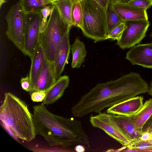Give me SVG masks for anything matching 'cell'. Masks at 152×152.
Wrapping results in <instances>:
<instances>
[{
	"label": "cell",
	"instance_id": "cell-6",
	"mask_svg": "<svg viewBox=\"0 0 152 152\" xmlns=\"http://www.w3.org/2000/svg\"><path fill=\"white\" fill-rule=\"evenodd\" d=\"M5 20L7 24L6 35L22 52L24 45L26 14L19 2L10 8L5 16Z\"/></svg>",
	"mask_w": 152,
	"mask_h": 152
},
{
	"label": "cell",
	"instance_id": "cell-21",
	"mask_svg": "<svg viewBox=\"0 0 152 152\" xmlns=\"http://www.w3.org/2000/svg\"><path fill=\"white\" fill-rule=\"evenodd\" d=\"M72 3L73 0H58L52 3L64 21L71 27Z\"/></svg>",
	"mask_w": 152,
	"mask_h": 152
},
{
	"label": "cell",
	"instance_id": "cell-22",
	"mask_svg": "<svg viewBox=\"0 0 152 152\" xmlns=\"http://www.w3.org/2000/svg\"><path fill=\"white\" fill-rule=\"evenodd\" d=\"M106 13L108 34L116 26L123 21L114 9L112 5V0H110L109 1L106 9Z\"/></svg>",
	"mask_w": 152,
	"mask_h": 152
},
{
	"label": "cell",
	"instance_id": "cell-11",
	"mask_svg": "<svg viewBox=\"0 0 152 152\" xmlns=\"http://www.w3.org/2000/svg\"><path fill=\"white\" fill-rule=\"evenodd\" d=\"M113 7L123 21L144 20H148L147 10L128 4L113 2Z\"/></svg>",
	"mask_w": 152,
	"mask_h": 152
},
{
	"label": "cell",
	"instance_id": "cell-28",
	"mask_svg": "<svg viewBox=\"0 0 152 152\" xmlns=\"http://www.w3.org/2000/svg\"><path fill=\"white\" fill-rule=\"evenodd\" d=\"M47 91H35L31 95V100L34 102H41L45 98Z\"/></svg>",
	"mask_w": 152,
	"mask_h": 152
},
{
	"label": "cell",
	"instance_id": "cell-24",
	"mask_svg": "<svg viewBox=\"0 0 152 152\" xmlns=\"http://www.w3.org/2000/svg\"><path fill=\"white\" fill-rule=\"evenodd\" d=\"M125 28L124 21L116 26L108 34L107 39H110L112 40H118L121 38Z\"/></svg>",
	"mask_w": 152,
	"mask_h": 152
},
{
	"label": "cell",
	"instance_id": "cell-38",
	"mask_svg": "<svg viewBox=\"0 0 152 152\" xmlns=\"http://www.w3.org/2000/svg\"><path fill=\"white\" fill-rule=\"evenodd\" d=\"M112 1L113 2H118V0H112Z\"/></svg>",
	"mask_w": 152,
	"mask_h": 152
},
{
	"label": "cell",
	"instance_id": "cell-12",
	"mask_svg": "<svg viewBox=\"0 0 152 152\" xmlns=\"http://www.w3.org/2000/svg\"><path fill=\"white\" fill-rule=\"evenodd\" d=\"M69 31L65 34L56 53L53 61L57 80L61 76L66 64L67 63L71 47L69 40Z\"/></svg>",
	"mask_w": 152,
	"mask_h": 152
},
{
	"label": "cell",
	"instance_id": "cell-9",
	"mask_svg": "<svg viewBox=\"0 0 152 152\" xmlns=\"http://www.w3.org/2000/svg\"><path fill=\"white\" fill-rule=\"evenodd\" d=\"M89 121L93 127L102 129L123 146L126 147L130 143L131 141L111 118L110 114L101 112L91 115Z\"/></svg>",
	"mask_w": 152,
	"mask_h": 152
},
{
	"label": "cell",
	"instance_id": "cell-26",
	"mask_svg": "<svg viewBox=\"0 0 152 152\" xmlns=\"http://www.w3.org/2000/svg\"><path fill=\"white\" fill-rule=\"evenodd\" d=\"M127 3L147 10L152 6V0H132Z\"/></svg>",
	"mask_w": 152,
	"mask_h": 152
},
{
	"label": "cell",
	"instance_id": "cell-4",
	"mask_svg": "<svg viewBox=\"0 0 152 152\" xmlns=\"http://www.w3.org/2000/svg\"><path fill=\"white\" fill-rule=\"evenodd\" d=\"M83 13L81 29L86 37L97 42L107 39L106 10L96 0H80Z\"/></svg>",
	"mask_w": 152,
	"mask_h": 152
},
{
	"label": "cell",
	"instance_id": "cell-37",
	"mask_svg": "<svg viewBox=\"0 0 152 152\" xmlns=\"http://www.w3.org/2000/svg\"><path fill=\"white\" fill-rule=\"evenodd\" d=\"M147 129H148L152 134V129L148 128Z\"/></svg>",
	"mask_w": 152,
	"mask_h": 152
},
{
	"label": "cell",
	"instance_id": "cell-2",
	"mask_svg": "<svg viewBox=\"0 0 152 152\" xmlns=\"http://www.w3.org/2000/svg\"><path fill=\"white\" fill-rule=\"evenodd\" d=\"M33 108L37 134L43 137L50 146L68 148L81 145L89 146V140L80 121L54 114L42 104Z\"/></svg>",
	"mask_w": 152,
	"mask_h": 152
},
{
	"label": "cell",
	"instance_id": "cell-23",
	"mask_svg": "<svg viewBox=\"0 0 152 152\" xmlns=\"http://www.w3.org/2000/svg\"><path fill=\"white\" fill-rule=\"evenodd\" d=\"M71 20L72 26L81 28L83 22V13L79 1H73Z\"/></svg>",
	"mask_w": 152,
	"mask_h": 152
},
{
	"label": "cell",
	"instance_id": "cell-5",
	"mask_svg": "<svg viewBox=\"0 0 152 152\" xmlns=\"http://www.w3.org/2000/svg\"><path fill=\"white\" fill-rule=\"evenodd\" d=\"M71 27L64 21L53 5L46 28L40 34L39 42L47 60L53 62L59 45L65 34L70 31Z\"/></svg>",
	"mask_w": 152,
	"mask_h": 152
},
{
	"label": "cell",
	"instance_id": "cell-39",
	"mask_svg": "<svg viewBox=\"0 0 152 152\" xmlns=\"http://www.w3.org/2000/svg\"><path fill=\"white\" fill-rule=\"evenodd\" d=\"M150 37H151V40H152V33H151L150 35Z\"/></svg>",
	"mask_w": 152,
	"mask_h": 152
},
{
	"label": "cell",
	"instance_id": "cell-33",
	"mask_svg": "<svg viewBox=\"0 0 152 152\" xmlns=\"http://www.w3.org/2000/svg\"><path fill=\"white\" fill-rule=\"evenodd\" d=\"M148 94L152 96V79L150 83V85L148 88Z\"/></svg>",
	"mask_w": 152,
	"mask_h": 152
},
{
	"label": "cell",
	"instance_id": "cell-32",
	"mask_svg": "<svg viewBox=\"0 0 152 152\" xmlns=\"http://www.w3.org/2000/svg\"><path fill=\"white\" fill-rule=\"evenodd\" d=\"M75 151L83 152L85 151V148L84 145H76L74 149Z\"/></svg>",
	"mask_w": 152,
	"mask_h": 152
},
{
	"label": "cell",
	"instance_id": "cell-34",
	"mask_svg": "<svg viewBox=\"0 0 152 152\" xmlns=\"http://www.w3.org/2000/svg\"><path fill=\"white\" fill-rule=\"evenodd\" d=\"M132 0H118V2L121 3H127Z\"/></svg>",
	"mask_w": 152,
	"mask_h": 152
},
{
	"label": "cell",
	"instance_id": "cell-3",
	"mask_svg": "<svg viewBox=\"0 0 152 152\" xmlns=\"http://www.w3.org/2000/svg\"><path fill=\"white\" fill-rule=\"evenodd\" d=\"M0 119L3 126L14 137L27 142L35 138L37 134L33 115L25 102L10 92L4 94L0 107Z\"/></svg>",
	"mask_w": 152,
	"mask_h": 152
},
{
	"label": "cell",
	"instance_id": "cell-16",
	"mask_svg": "<svg viewBox=\"0 0 152 152\" xmlns=\"http://www.w3.org/2000/svg\"><path fill=\"white\" fill-rule=\"evenodd\" d=\"M69 82L68 76H61L47 91L46 96L42 101L44 105L51 104L60 98L68 87Z\"/></svg>",
	"mask_w": 152,
	"mask_h": 152
},
{
	"label": "cell",
	"instance_id": "cell-1",
	"mask_svg": "<svg viewBox=\"0 0 152 152\" xmlns=\"http://www.w3.org/2000/svg\"><path fill=\"white\" fill-rule=\"evenodd\" d=\"M148 88L147 82L139 74L130 72L116 80L96 85L72 107V113L76 117L92 113L98 114L107 107L148 92Z\"/></svg>",
	"mask_w": 152,
	"mask_h": 152
},
{
	"label": "cell",
	"instance_id": "cell-13",
	"mask_svg": "<svg viewBox=\"0 0 152 152\" xmlns=\"http://www.w3.org/2000/svg\"><path fill=\"white\" fill-rule=\"evenodd\" d=\"M143 97L137 96L109 107L107 113L130 116L136 113L143 105Z\"/></svg>",
	"mask_w": 152,
	"mask_h": 152
},
{
	"label": "cell",
	"instance_id": "cell-36",
	"mask_svg": "<svg viewBox=\"0 0 152 152\" xmlns=\"http://www.w3.org/2000/svg\"><path fill=\"white\" fill-rule=\"evenodd\" d=\"M46 0L52 3L54 1L58 0Z\"/></svg>",
	"mask_w": 152,
	"mask_h": 152
},
{
	"label": "cell",
	"instance_id": "cell-27",
	"mask_svg": "<svg viewBox=\"0 0 152 152\" xmlns=\"http://www.w3.org/2000/svg\"><path fill=\"white\" fill-rule=\"evenodd\" d=\"M20 82L21 86L24 90L29 92L34 91L29 75L22 77Z\"/></svg>",
	"mask_w": 152,
	"mask_h": 152
},
{
	"label": "cell",
	"instance_id": "cell-31",
	"mask_svg": "<svg viewBox=\"0 0 152 152\" xmlns=\"http://www.w3.org/2000/svg\"><path fill=\"white\" fill-rule=\"evenodd\" d=\"M102 7L106 9L110 0H96Z\"/></svg>",
	"mask_w": 152,
	"mask_h": 152
},
{
	"label": "cell",
	"instance_id": "cell-19",
	"mask_svg": "<svg viewBox=\"0 0 152 152\" xmlns=\"http://www.w3.org/2000/svg\"><path fill=\"white\" fill-rule=\"evenodd\" d=\"M71 50L72 56L71 67L79 68L84 62L87 54L85 45L76 37L71 45Z\"/></svg>",
	"mask_w": 152,
	"mask_h": 152
},
{
	"label": "cell",
	"instance_id": "cell-8",
	"mask_svg": "<svg viewBox=\"0 0 152 152\" xmlns=\"http://www.w3.org/2000/svg\"><path fill=\"white\" fill-rule=\"evenodd\" d=\"M41 18V12L26 14L24 45L22 52L30 58L39 43Z\"/></svg>",
	"mask_w": 152,
	"mask_h": 152
},
{
	"label": "cell",
	"instance_id": "cell-20",
	"mask_svg": "<svg viewBox=\"0 0 152 152\" xmlns=\"http://www.w3.org/2000/svg\"><path fill=\"white\" fill-rule=\"evenodd\" d=\"M19 3L26 14L41 12L44 8L53 5L45 0H20Z\"/></svg>",
	"mask_w": 152,
	"mask_h": 152
},
{
	"label": "cell",
	"instance_id": "cell-7",
	"mask_svg": "<svg viewBox=\"0 0 152 152\" xmlns=\"http://www.w3.org/2000/svg\"><path fill=\"white\" fill-rule=\"evenodd\" d=\"M125 28L116 44L124 50L139 44L146 36L150 25L148 20H141L124 21Z\"/></svg>",
	"mask_w": 152,
	"mask_h": 152
},
{
	"label": "cell",
	"instance_id": "cell-29",
	"mask_svg": "<svg viewBox=\"0 0 152 152\" xmlns=\"http://www.w3.org/2000/svg\"><path fill=\"white\" fill-rule=\"evenodd\" d=\"M139 138L142 140L147 141L152 144V134L148 129L142 132Z\"/></svg>",
	"mask_w": 152,
	"mask_h": 152
},
{
	"label": "cell",
	"instance_id": "cell-14",
	"mask_svg": "<svg viewBox=\"0 0 152 152\" xmlns=\"http://www.w3.org/2000/svg\"><path fill=\"white\" fill-rule=\"evenodd\" d=\"M57 80L53 62L46 59L34 87V91H48Z\"/></svg>",
	"mask_w": 152,
	"mask_h": 152
},
{
	"label": "cell",
	"instance_id": "cell-25",
	"mask_svg": "<svg viewBox=\"0 0 152 152\" xmlns=\"http://www.w3.org/2000/svg\"><path fill=\"white\" fill-rule=\"evenodd\" d=\"M53 5L47 6L41 11L42 18L40 26L41 34L45 30L47 26L48 21V18L50 15L52 10Z\"/></svg>",
	"mask_w": 152,
	"mask_h": 152
},
{
	"label": "cell",
	"instance_id": "cell-40",
	"mask_svg": "<svg viewBox=\"0 0 152 152\" xmlns=\"http://www.w3.org/2000/svg\"><path fill=\"white\" fill-rule=\"evenodd\" d=\"M73 1H74V0H78V1H79L80 0H73Z\"/></svg>",
	"mask_w": 152,
	"mask_h": 152
},
{
	"label": "cell",
	"instance_id": "cell-35",
	"mask_svg": "<svg viewBox=\"0 0 152 152\" xmlns=\"http://www.w3.org/2000/svg\"><path fill=\"white\" fill-rule=\"evenodd\" d=\"M5 2V0H0V7H1L2 5Z\"/></svg>",
	"mask_w": 152,
	"mask_h": 152
},
{
	"label": "cell",
	"instance_id": "cell-18",
	"mask_svg": "<svg viewBox=\"0 0 152 152\" xmlns=\"http://www.w3.org/2000/svg\"><path fill=\"white\" fill-rule=\"evenodd\" d=\"M152 114V98L145 101L141 108L130 118L139 130L142 131L143 127Z\"/></svg>",
	"mask_w": 152,
	"mask_h": 152
},
{
	"label": "cell",
	"instance_id": "cell-30",
	"mask_svg": "<svg viewBox=\"0 0 152 152\" xmlns=\"http://www.w3.org/2000/svg\"><path fill=\"white\" fill-rule=\"evenodd\" d=\"M148 128L152 129V114L144 124L142 129V132Z\"/></svg>",
	"mask_w": 152,
	"mask_h": 152
},
{
	"label": "cell",
	"instance_id": "cell-10",
	"mask_svg": "<svg viewBox=\"0 0 152 152\" xmlns=\"http://www.w3.org/2000/svg\"><path fill=\"white\" fill-rule=\"evenodd\" d=\"M126 58L133 65L152 69V42L134 46L126 53Z\"/></svg>",
	"mask_w": 152,
	"mask_h": 152
},
{
	"label": "cell",
	"instance_id": "cell-15",
	"mask_svg": "<svg viewBox=\"0 0 152 152\" xmlns=\"http://www.w3.org/2000/svg\"><path fill=\"white\" fill-rule=\"evenodd\" d=\"M110 114L111 118L131 141L141 136L142 131L137 128L129 116Z\"/></svg>",
	"mask_w": 152,
	"mask_h": 152
},
{
	"label": "cell",
	"instance_id": "cell-17",
	"mask_svg": "<svg viewBox=\"0 0 152 152\" xmlns=\"http://www.w3.org/2000/svg\"><path fill=\"white\" fill-rule=\"evenodd\" d=\"M30 58L31 65L29 76L34 88L37 79L46 60L44 51L39 43Z\"/></svg>",
	"mask_w": 152,
	"mask_h": 152
}]
</instances>
